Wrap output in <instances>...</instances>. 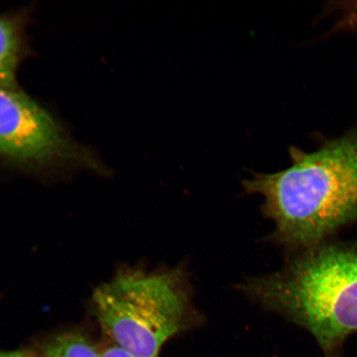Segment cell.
I'll use <instances>...</instances> for the list:
<instances>
[{"mask_svg":"<svg viewBox=\"0 0 357 357\" xmlns=\"http://www.w3.org/2000/svg\"><path fill=\"white\" fill-rule=\"evenodd\" d=\"M102 357H135L115 345L111 346L101 352Z\"/></svg>","mask_w":357,"mask_h":357,"instance_id":"7","label":"cell"},{"mask_svg":"<svg viewBox=\"0 0 357 357\" xmlns=\"http://www.w3.org/2000/svg\"><path fill=\"white\" fill-rule=\"evenodd\" d=\"M25 22L22 13L0 15V87H17V70L24 53Z\"/></svg>","mask_w":357,"mask_h":357,"instance_id":"5","label":"cell"},{"mask_svg":"<svg viewBox=\"0 0 357 357\" xmlns=\"http://www.w3.org/2000/svg\"><path fill=\"white\" fill-rule=\"evenodd\" d=\"M276 173H252L243 181L248 194L264 199L262 212L275 225L272 239L294 248L314 247L357 220V134L303 153Z\"/></svg>","mask_w":357,"mask_h":357,"instance_id":"1","label":"cell"},{"mask_svg":"<svg viewBox=\"0 0 357 357\" xmlns=\"http://www.w3.org/2000/svg\"><path fill=\"white\" fill-rule=\"evenodd\" d=\"M0 160L26 169L100 167L50 112L17 87H0Z\"/></svg>","mask_w":357,"mask_h":357,"instance_id":"4","label":"cell"},{"mask_svg":"<svg viewBox=\"0 0 357 357\" xmlns=\"http://www.w3.org/2000/svg\"><path fill=\"white\" fill-rule=\"evenodd\" d=\"M93 311L114 345L135 357H159L162 347L193 325L184 271L127 269L93 292Z\"/></svg>","mask_w":357,"mask_h":357,"instance_id":"3","label":"cell"},{"mask_svg":"<svg viewBox=\"0 0 357 357\" xmlns=\"http://www.w3.org/2000/svg\"><path fill=\"white\" fill-rule=\"evenodd\" d=\"M44 357H102V354L84 334L71 331L47 341Z\"/></svg>","mask_w":357,"mask_h":357,"instance_id":"6","label":"cell"},{"mask_svg":"<svg viewBox=\"0 0 357 357\" xmlns=\"http://www.w3.org/2000/svg\"><path fill=\"white\" fill-rule=\"evenodd\" d=\"M0 357H33L32 355L25 351H0Z\"/></svg>","mask_w":357,"mask_h":357,"instance_id":"8","label":"cell"},{"mask_svg":"<svg viewBox=\"0 0 357 357\" xmlns=\"http://www.w3.org/2000/svg\"><path fill=\"white\" fill-rule=\"evenodd\" d=\"M243 290L309 331L326 351L357 332V250L311 249L282 271L249 280Z\"/></svg>","mask_w":357,"mask_h":357,"instance_id":"2","label":"cell"},{"mask_svg":"<svg viewBox=\"0 0 357 357\" xmlns=\"http://www.w3.org/2000/svg\"><path fill=\"white\" fill-rule=\"evenodd\" d=\"M354 16H355V19L357 21V3H356V6L354 7Z\"/></svg>","mask_w":357,"mask_h":357,"instance_id":"9","label":"cell"}]
</instances>
